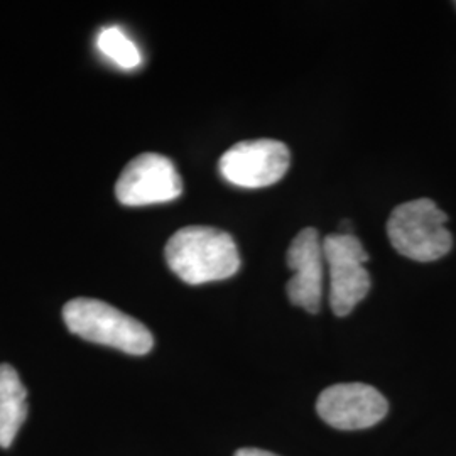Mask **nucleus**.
<instances>
[{"mask_svg": "<svg viewBox=\"0 0 456 456\" xmlns=\"http://www.w3.org/2000/svg\"><path fill=\"white\" fill-rule=\"evenodd\" d=\"M164 256L171 271L193 286L224 281L240 269L233 237L224 230L203 225L178 230L166 244Z\"/></svg>", "mask_w": 456, "mask_h": 456, "instance_id": "obj_1", "label": "nucleus"}, {"mask_svg": "<svg viewBox=\"0 0 456 456\" xmlns=\"http://www.w3.org/2000/svg\"><path fill=\"white\" fill-rule=\"evenodd\" d=\"M63 318L69 331L83 340L112 346L129 355H146L154 345L151 331L141 322L98 299L68 301Z\"/></svg>", "mask_w": 456, "mask_h": 456, "instance_id": "obj_2", "label": "nucleus"}, {"mask_svg": "<svg viewBox=\"0 0 456 456\" xmlns=\"http://www.w3.org/2000/svg\"><path fill=\"white\" fill-rule=\"evenodd\" d=\"M446 222L448 216L433 200L419 198L394 208L387 235L392 247L411 261H438L453 245Z\"/></svg>", "mask_w": 456, "mask_h": 456, "instance_id": "obj_3", "label": "nucleus"}, {"mask_svg": "<svg viewBox=\"0 0 456 456\" xmlns=\"http://www.w3.org/2000/svg\"><path fill=\"white\" fill-rule=\"evenodd\" d=\"M323 256L330 271V306L337 316H346L370 291L365 269L369 254L357 237L331 233L323 240Z\"/></svg>", "mask_w": 456, "mask_h": 456, "instance_id": "obj_4", "label": "nucleus"}, {"mask_svg": "<svg viewBox=\"0 0 456 456\" xmlns=\"http://www.w3.org/2000/svg\"><path fill=\"white\" fill-rule=\"evenodd\" d=\"M289 149L281 141H242L220 158L224 180L242 188H264L284 178L289 169Z\"/></svg>", "mask_w": 456, "mask_h": 456, "instance_id": "obj_5", "label": "nucleus"}, {"mask_svg": "<svg viewBox=\"0 0 456 456\" xmlns=\"http://www.w3.org/2000/svg\"><path fill=\"white\" fill-rule=\"evenodd\" d=\"M183 191L176 166L161 154L146 152L127 164L115 184L117 200L126 207L173 201Z\"/></svg>", "mask_w": 456, "mask_h": 456, "instance_id": "obj_6", "label": "nucleus"}, {"mask_svg": "<svg viewBox=\"0 0 456 456\" xmlns=\"http://www.w3.org/2000/svg\"><path fill=\"white\" fill-rule=\"evenodd\" d=\"M386 397L367 384H335L320 394L316 411L331 428L355 431L372 428L387 414Z\"/></svg>", "mask_w": 456, "mask_h": 456, "instance_id": "obj_7", "label": "nucleus"}, {"mask_svg": "<svg viewBox=\"0 0 456 456\" xmlns=\"http://www.w3.org/2000/svg\"><path fill=\"white\" fill-rule=\"evenodd\" d=\"M288 265L294 276L286 286L294 306L318 313L323 296V242L316 228L301 230L288 250Z\"/></svg>", "mask_w": 456, "mask_h": 456, "instance_id": "obj_8", "label": "nucleus"}, {"mask_svg": "<svg viewBox=\"0 0 456 456\" xmlns=\"http://www.w3.org/2000/svg\"><path fill=\"white\" fill-rule=\"evenodd\" d=\"M28 392L16 369L9 363L0 365V448H9L28 418Z\"/></svg>", "mask_w": 456, "mask_h": 456, "instance_id": "obj_9", "label": "nucleus"}, {"mask_svg": "<svg viewBox=\"0 0 456 456\" xmlns=\"http://www.w3.org/2000/svg\"><path fill=\"white\" fill-rule=\"evenodd\" d=\"M97 46L100 53L124 69H134L141 65L142 56L127 34L120 28H105L98 33Z\"/></svg>", "mask_w": 456, "mask_h": 456, "instance_id": "obj_10", "label": "nucleus"}, {"mask_svg": "<svg viewBox=\"0 0 456 456\" xmlns=\"http://www.w3.org/2000/svg\"><path fill=\"white\" fill-rule=\"evenodd\" d=\"M235 456H277L271 452H265V450H259V448H242L239 450Z\"/></svg>", "mask_w": 456, "mask_h": 456, "instance_id": "obj_11", "label": "nucleus"}]
</instances>
